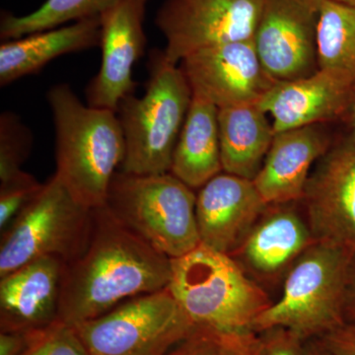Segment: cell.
I'll list each match as a JSON object with an SVG mask.
<instances>
[{"label":"cell","instance_id":"cell-33","mask_svg":"<svg viewBox=\"0 0 355 355\" xmlns=\"http://www.w3.org/2000/svg\"><path fill=\"white\" fill-rule=\"evenodd\" d=\"M350 121H352V128H354V135H355V93L352 105H350Z\"/></svg>","mask_w":355,"mask_h":355},{"label":"cell","instance_id":"cell-32","mask_svg":"<svg viewBox=\"0 0 355 355\" xmlns=\"http://www.w3.org/2000/svg\"><path fill=\"white\" fill-rule=\"evenodd\" d=\"M303 355H335L322 342L321 338L306 340L303 347Z\"/></svg>","mask_w":355,"mask_h":355},{"label":"cell","instance_id":"cell-23","mask_svg":"<svg viewBox=\"0 0 355 355\" xmlns=\"http://www.w3.org/2000/svg\"><path fill=\"white\" fill-rule=\"evenodd\" d=\"M120 0H46L25 15L1 13L0 39H18L33 33L53 29L76 21L98 17Z\"/></svg>","mask_w":355,"mask_h":355},{"label":"cell","instance_id":"cell-11","mask_svg":"<svg viewBox=\"0 0 355 355\" xmlns=\"http://www.w3.org/2000/svg\"><path fill=\"white\" fill-rule=\"evenodd\" d=\"M316 241L355 258V135L331 144L311 172L300 202Z\"/></svg>","mask_w":355,"mask_h":355},{"label":"cell","instance_id":"cell-20","mask_svg":"<svg viewBox=\"0 0 355 355\" xmlns=\"http://www.w3.org/2000/svg\"><path fill=\"white\" fill-rule=\"evenodd\" d=\"M223 172L253 181L263 164L275 132L258 103L218 109Z\"/></svg>","mask_w":355,"mask_h":355},{"label":"cell","instance_id":"cell-5","mask_svg":"<svg viewBox=\"0 0 355 355\" xmlns=\"http://www.w3.org/2000/svg\"><path fill=\"white\" fill-rule=\"evenodd\" d=\"M355 258L343 248L316 241L292 266L282 293L254 322V333L284 328L304 342L345 324V304Z\"/></svg>","mask_w":355,"mask_h":355},{"label":"cell","instance_id":"cell-14","mask_svg":"<svg viewBox=\"0 0 355 355\" xmlns=\"http://www.w3.org/2000/svg\"><path fill=\"white\" fill-rule=\"evenodd\" d=\"M299 202L268 205L244 241L230 254L265 291L284 284L298 259L315 242Z\"/></svg>","mask_w":355,"mask_h":355},{"label":"cell","instance_id":"cell-10","mask_svg":"<svg viewBox=\"0 0 355 355\" xmlns=\"http://www.w3.org/2000/svg\"><path fill=\"white\" fill-rule=\"evenodd\" d=\"M322 0H263L254 41L261 64L275 83L314 74Z\"/></svg>","mask_w":355,"mask_h":355},{"label":"cell","instance_id":"cell-15","mask_svg":"<svg viewBox=\"0 0 355 355\" xmlns=\"http://www.w3.org/2000/svg\"><path fill=\"white\" fill-rule=\"evenodd\" d=\"M268 205L253 181L219 173L197 193L196 217L200 244L232 254Z\"/></svg>","mask_w":355,"mask_h":355},{"label":"cell","instance_id":"cell-18","mask_svg":"<svg viewBox=\"0 0 355 355\" xmlns=\"http://www.w3.org/2000/svg\"><path fill=\"white\" fill-rule=\"evenodd\" d=\"M320 125L277 132L253 180L266 205L300 202L313 168L331 146Z\"/></svg>","mask_w":355,"mask_h":355},{"label":"cell","instance_id":"cell-28","mask_svg":"<svg viewBox=\"0 0 355 355\" xmlns=\"http://www.w3.org/2000/svg\"><path fill=\"white\" fill-rule=\"evenodd\" d=\"M260 334L265 355H303L304 340L291 330L272 328Z\"/></svg>","mask_w":355,"mask_h":355},{"label":"cell","instance_id":"cell-7","mask_svg":"<svg viewBox=\"0 0 355 355\" xmlns=\"http://www.w3.org/2000/svg\"><path fill=\"white\" fill-rule=\"evenodd\" d=\"M92 222L93 209L53 175L1 233L0 279L42 257L74 260L87 245Z\"/></svg>","mask_w":355,"mask_h":355},{"label":"cell","instance_id":"cell-1","mask_svg":"<svg viewBox=\"0 0 355 355\" xmlns=\"http://www.w3.org/2000/svg\"><path fill=\"white\" fill-rule=\"evenodd\" d=\"M171 259L123 225L106 207L93 209L83 253L65 263L58 320L76 324L128 299L169 286Z\"/></svg>","mask_w":355,"mask_h":355},{"label":"cell","instance_id":"cell-8","mask_svg":"<svg viewBox=\"0 0 355 355\" xmlns=\"http://www.w3.org/2000/svg\"><path fill=\"white\" fill-rule=\"evenodd\" d=\"M73 327L92 355H166L193 323L165 288L128 299Z\"/></svg>","mask_w":355,"mask_h":355},{"label":"cell","instance_id":"cell-3","mask_svg":"<svg viewBox=\"0 0 355 355\" xmlns=\"http://www.w3.org/2000/svg\"><path fill=\"white\" fill-rule=\"evenodd\" d=\"M144 94H132L116 110L125 142L119 171L135 175L171 171L173 154L190 109L193 91L179 64L164 51H151Z\"/></svg>","mask_w":355,"mask_h":355},{"label":"cell","instance_id":"cell-17","mask_svg":"<svg viewBox=\"0 0 355 355\" xmlns=\"http://www.w3.org/2000/svg\"><path fill=\"white\" fill-rule=\"evenodd\" d=\"M65 263L42 257L0 279V331H34L58 321Z\"/></svg>","mask_w":355,"mask_h":355},{"label":"cell","instance_id":"cell-25","mask_svg":"<svg viewBox=\"0 0 355 355\" xmlns=\"http://www.w3.org/2000/svg\"><path fill=\"white\" fill-rule=\"evenodd\" d=\"M33 144L31 130L12 112L0 116V182L23 171Z\"/></svg>","mask_w":355,"mask_h":355},{"label":"cell","instance_id":"cell-13","mask_svg":"<svg viewBox=\"0 0 355 355\" xmlns=\"http://www.w3.org/2000/svg\"><path fill=\"white\" fill-rule=\"evenodd\" d=\"M149 0H120L100 15L101 65L87 87L86 101L95 108L116 112L135 94L133 67L146 53L144 19Z\"/></svg>","mask_w":355,"mask_h":355},{"label":"cell","instance_id":"cell-22","mask_svg":"<svg viewBox=\"0 0 355 355\" xmlns=\"http://www.w3.org/2000/svg\"><path fill=\"white\" fill-rule=\"evenodd\" d=\"M318 64L319 69L331 70L355 87V7L322 0Z\"/></svg>","mask_w":355,"mask_h":355},{"label":"cell","instance_id":"cell-9","mask_svg":"<svg viewBox=\"0 0 355 355\" xmlns=\"http://www.w3.org/2000/svg\"><path fill=\"white\" fill-rule=\"evenodd\" d=\"M261 6L263 0H164L154 23L166 58L179 64L202 49L254 39Z\"/></svg>","mask_w":355,"mask_h":355},{"label":"cell","instance_id":"cell-29","mask_svg":"<svg viewBox=\"0 0 355 355\" xmlns=\"http://www.w3.org/2000/svg\"><path fill=\"white\" fill-rule=\"evenodd\" d=\"M335 355H355V324L345 323L321 338Z\"/></svg>","mask_w":355,"mask_h":355},{"label":"cell","instance_id":"cell-12","mask_svg":"<svg viewBox=\"0 0 355 355\" xmlns=\"http://www.w3.org/2000/svg\"><path fill=\"white\" fill-rule=\"evenodd\" d=\"M193 96L217 108L258 103L275 85L254 39L202 49L179 64Z\"/></svg>","mask_w":355,"mask_h":355},{"label":"cell","instance_id":"cell-30","mask_svg":"<svg viewBox=\"0 0 355 355\" xmlns=\"http://www.w3.org/2000/svg\"><path fill=\"white\" fill-rule=\"evenodd\" d=\"M32 334L33 331H0V355L22 354L29 345Z\"/></svg>","mask_w":355,"mask_h":355},{"label":"cell","instance_id":"cell-4","mask_svg":"<svg viewBox=\"0 0 355 355\" xmlns=\"http://www.w3.org/2000/svg\"><path fill=\"white\" fill-rule=\"evenodd\" d=\"M167 288L193 324L219 330L253 331L256 320L273 303L230 254L202 244L171 259Z\"/></svg>","mask_w":355,"mask_h":355},{"label":"cell","instance_id":"cell-21","mask_svg":"<svg viewBox=\"0 0 355 355\" xmlns=\"http://www.w3.org/2000/svg\"><path fill=\"white\" fill-rule=\"evenodd\" d=\"M223 172L218 130V108L193 95L190 109L178 139L171 174L198 190Z\"/></svg>","mask_w":355,"mask_h":355},{"label":"cell","instance_id":"cell-24","mask_svg":"<svg viewBox=\"0 0 355 355\" xmlns=\"http://www.w3.org/2000/svg\"><path fill=\"white\" fill-rule=\"evenodd\" d=\"M166 355H265L260 334L225 331L193 324L188 335Z\"/></svg>","mask_w":355,"mask_h":355},{"label":"cell","instance_id":"cell-34","mask_svg":"<svg viewBox=\"0 0 355 355\" xmlns=\"http://www.w3.org/2000/svg\"><path fill=\"white\" fill-rule=\"evenodd\" d=\"M329 1L336 2V3L343 4V6L355 7V0H329Z\"/></svg>","mask_w":355,"mask_h":355},{"label":"cell","instance_id":"cell-6","mask_svg":"<svg viewBox=\"0 0 355 355\" xmlns=\"http://www.w3.org/2000/svg\"><path fill=\"white\" fill-rule=\"evenodd\" d=\"M197 193L171 173L135 175L118 171L105 207L154 249L176 259L200 244Z\"/></svg>","mask_w":355,"mask_h":355},{"label":"cell","instance_id":"cell-26","mask_svg":"<svg viewBox=\"0 0 355 355\" xmlns=\"http://www.w3.org/2000/svg\"><path fill=\"white\" fill-rule=\"evenodd\" d=\"M21 355H92L73 326L55 322L42 330L33 331L27 349Z\"/></svg>","mask_w":355,"mask_h":355},{"label":"cell","instance_id":"cell-2","mask_svg":"<svg viewBox=\"0 0 355 355\" xmlns=\"http://www.w3.org/2000/svg\"><path fill=\"white\" fill-rule=\"evenodd\" d=\"M46 98L55 123V176L85 207H104L125 155L118 114L83 104L67 84L53 86Z\"/></svg>","mask_w":355,"mask_h":355},{"label":"cell","instance_id":"cell-16","mask_svg":"<svg viewBox=\"0 0 355 355\" xmlns=\"http://www.w3.org/2000/svg\"><path fill=\"white\" fill-rule=\"evenodd\" d=\"M355 87L340 74L320 69L312 76L277 83L258 102L275 133L320 125L349 110Z\"/></svg>","mask_w":355,"mask_h":355},{"label":"cell","instance_id":"cell-31","mask_svg":"<svg viewBox=\"0 0 355 355\" xmlns=\"http://www.w3.org/2000/svg\"><path fill=\"white\" fill-rule=\"evenodd\" d=\"M345 323L355 324V266L345 298Z\"/></svg>","mask_w":355,"mask_h":355},{"label":"cell","instance_id":"cell-27","mask_svg":"<svg viewBox=\"0 0 355 355\" xmlns=\"http://www.w3.org/2000/svg\"><path fill=\"white\" fill-rule=\"evenodd\" d=\"M43 184L33 175L21 171L0 182V229L1 233L12 223L26 205L38 195Z\"/></svg>","mask_w":355,"mask_h":355},{"label":"cell","instance_id":"cell-19","mask_svg":"<svg viewBox=\"0 0 355 355\" xmlns=\"http://www.w3.org/2000/svg\"><path fill=\"white\" fill-rule=\"evenodd\" d=\"M101 21L98 17L33 33L0 44V86L37 73L51 60L100 46Z\"/></svg>","mask_w":355,"mask_h":355}]
</instances>
